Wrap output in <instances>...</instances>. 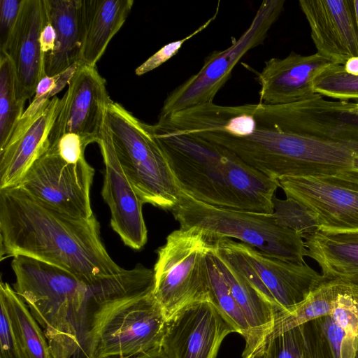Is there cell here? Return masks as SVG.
<instances>
[{
    "instance_id": "obj_1",
    "label": "cell",
    "mask_w": 358,
    "mask_h": 358,
    "mask_svg": "<svg viewBox=\"0 0 358 358\" xmlns=\"http://www.w3.org/2000/svg\"><path fill=\"white\" fill-rule=\"evenodd\" d=\"M13 289L43 330L52 358H91L94 316L103 304L153 292V269L138 264L89 280L23 255L13 257Z\"/></svg>"
},
{
    "instance_id": "obj_2",
    "label": "cell",
    "mask_w": 358,
    "mask_h": 358,
    "mask_svg": "<svg viewBox=\"0 0 358 358\" xmlns=\"http://www.w3.org/2000/svg\"><path fill=\"white\" fill-rule=\"evenodd\" d=\"M0 249L1 258L23 255L89 280L125 269L108 252L94 215H71L16 186L0 189Z\"/></svg>"
},
{
    "instance_id": "obj_3",
    "label": "cell",
    "mask_w": 358,
    "mask_h": 358,
    "mask_svg": "<svg viewBox=\"0 0 358 358\" xmlns=\"http://www.w3.org/2000/svg\"><path fill=\"white\" fill-rule=\"evenodd\" d=\"M151 126L182 192L215 207L273 213L278 180L220 145L179 132L159 121Z\"/></svg>"
},
{
    "instance_id": "obj_4",
    "label": "cell",
    "mask_w": 358,
    "mask_h": 358,
    "mask_svg": "<svg viewBox=\"0 0 358 358\" xmlns=\"http://www.w3.org/2000/svg\"><path fill=\"white\" fill-rule=\"evenodd\" d=\"M248 164L266 177L358 176V140L289 129L273 121L258 127L246 151Z\"/></svg>"
},
{
    "instance_id": "obj_5",
    "label": "cell",
    "mask_w": 358,
    "mask_h": 358,
    "mask_svg": "<svg viewBox=\"0 0 358 358\" xmlns=\"http://www.w3.org/2000/svg\"><path fill=\"white\" fill-rule=\"evenodd\" d=\"M104 123L117 160L141 201L171 210L181 190L151 124L113 101L107 107Z\"/></svg>"
},
{
    "instance_id": "obj_6",
    "label": "cell",
    "mask_w": 358,
    "mask_h": 358,
    "mask_svg": "<svg viewBox=\"0 0 358 358\" xmlns=\"http://www.w3.org/2000/svg\"><path fill=\"white\" fill-rule=\"evenodd\" d=\"M171 211L180 228L199 229L211 241L236 238L271 256L295 263H304L308 255L302 236L280 224L272 213L215 207L182 191Z\"/></svg>"
},
{
    "instance_id": "obj_7",
    "label": "cell",
    "mask_w": 358,
    "mask_h": 358,
    "mask_svg": "<svg viewBox=\"0 0 358 358\" xmlns=\"http://www.w3.org/2000/svg\"><path fill=\"white\" fill-rule=\"evenodd\" d=\"M166 320L153 292L109 301L94 316L91 358H131L160 348Z\"/></svg>"
},
{
    "instance_id": "obj_8",
    "label": "cell",
    "mask_w": 358,
    "mask_h": 358,
    "mask_svg": "<svg viewBox=\"0 0 358 358\" xmlns=\"http://www.w3.org/2000/svg\"><path fill=\"white\" fill-rule=\"evenodd\" d=\"M211 245L203 231L179 228L158 248L153 294L167 319L188 304L210 301L207 255Z\"/></svg>"
},
{
    "instance_id": "obj_9",
    "label": "cell",
    "mask_w": 358,
    "mask_h": 358,
    "mask_svg": "<svg viewBox=\"0 0 358 358\" xmlns=\"http://www.w3.org/2000/svg\"><path fill=\"white\" fill-rule=\"evenodd\" d=\"M212 249L277 308L278 317L292 312L326 280L306 262L282 260L231 238L212 241Z\"/></svg>"
},
{
    "instance_id": "obj_10",
    "label": "cell",
    "mask_w": 358,
    "mask_h": 358,
    "mask_svg": "<svg viewBox=\"0 0 358 358\" xmlns=\"http://www.w3.org/2000/svg\"><path fill=\"white\" fill-rule=\"evenodd\" d=\"M285 0H264L248 29L223 50L211 52L200 70L171 91L164 100L159 117L201 103L213 102L232 70L250 50L262 45L282 13Z\"/></svg>"
},
{
    "instance_id": "obj_11",
    "label": "cell",
    "mask_w": 358,
    "mask_h": 358,
    "mask_svg": "<svg viewBox=\"0 0 358 358\" xmlns=\"http://www.w3.org/2000/svg\"><path fill=\"white\" fill-rule=\"evenodd\" d=\"M94 173L85 159L69 163L48 148L15 186L71 215L90 218L94 215L90 190Z\"/></svg>"
},
{
    "instance_id": "obj_12",
    "label": "cell",
    "mask_w": 358,
    "mask_h": 358,
    "mask_svg": "<svg viewBox=\"0 0 358 358\" xmlns=\"http://www.w3.org/2000/svg\"><path fill=\"white\" fill-rule=\"evenodd\" d=\"M278 182L287 198L313 214L320 231L358 232V176L284 177Z\"/></svg>"
},
{
    "instance_id": "obj_13",
    "label": "cell",
    "mask_w": 358,
    "mask_h": 358,
    "mask_svg": "<svg viewBox=\"0 0 358 358\" xmlns=\"http://www.w3.org/2000/svg\"><path fill=\"white\" fill-rule=\"evenodd\" d=\"M106 83L96 66L79 64L62 98L61 109L50 133L49 147L70 133L90 144L97 143L106 110L112 101Z\"/></svg>"
},
{
    "instance_id": "obj_14",
    "label": "cell",
    "mask_w": 358,
    "mask_h": 358,
    "mask_svg": "<svg viewBox=\"0 0 358 358\" xmlns=\"http://www.w3.org/2000/svg\"><path fill=\"white\" fill-rule=\"evenodd\" d=\"M231 332L234 327L210 301H196L167 319L161 348L166 358H216Z\"/></svg>"
},
{
    "instance_id": "obj_15",
    "label": "cell",
    "mask_w": 358,
    "mask_h": 358,
    "mask_svg": "<svg viewBox=\"0 0 358 358\" xmlns=\"http://www.w3.org/2000/svg\"><path fill=\"white\" fill-rule=\"evenodd\" d=\"M97 144L104 164L101 195L110 213V226L124 244L140 250L146 244L148 230L139 198L115 155L103 122Z\"/></svg>"
},
{
    "instance_id": "obj_16",
    "label": "cell",
    "mask_w": 358,
    "mask_h": 358,
    "mask_svg": "<svg viewBox=\"0 0 358 358\" xmlns=\"http://www.w3.org/2000/svg\"><path fill=\"white\" fill-rule=\"evenodd\" d=\"M317 52L331 64L358 57V31L353 0H300Z\"/></svg>"
},
{
    "instance_id": "obj_17",
    "label": "cell",
    "mask_w": 358,
    "mask_h": 358,
    "mask_svg": "<svg viewBox=\"0 0 358 358\" xmlns=\"http://www.w3.org/2000/svg\"><path fill=\"white\" fill-rule=\"evenodd\" d=\"M330 64L317 52L301 55L292 52L272 57L257 73L260 103L283 105L322 97L313 88L315 78Z\"/></svg>"
},
{
    "instance_id": "obj_18",
    "label": "cell",
    "mask_w": 358,
    "mask_h": 358,
    "mask_svg": "<svg viewBox=\"0 0 358 358\" xmlns=\"http://www.w3.org/2000/svg\"><path fill=\"white\" fill-rule=\"evenodd\" d=\"M62 106L55 96L39 111L18 122L0 149V189L18 184L27 171L49 148V136Z\"/></svg>"
},
{
    "instance_id": "obj_19",
    "label": "cell",
    "mask_w": 358,
    "mask_h": 358,
    "mask_svg": "<svg viewBox=\"0 0 358 358\" xmlns=\"http://www.w3.org/2000/svg\"><path fill=\"white\" fill-rule=\"evenodd\" d=\"M47 22L44 0H24L22 6L3 51L14 66L18 95L25 103L34 96L38 82L45 76V57L40 36Z\"/></svg>"
},
{
    "instance_id": "obj_20",
    "label": "cell",
    "mask_w": 358,
    "mask_h": 358,
    "mask_svg": "<svg viewBox=\"0 0 358 358\" xmlns=\"http://www.w3.org/2000/svg\"><path fill=\"white\" fill-rule=\"evenodd\" d=\"M53 27L55 48L45 57V74L53 76L79 64L83 42V0H44Z\"/></svg>"
},
{
    "instance_id": "obj_21",
    "label": "cell",
    "mask_w": 358,
    "mask_h": 358,
    "mask_svg": "<svg viewBox=\"0 0 358 358\" xmlns=\"http://www.w3.org/2000/svg\"><path fill=\"white\" fill-rule=\"evenodd\" d=\"M214 262L228 285L249 326L251 343L245 358L264 344L279 316L277 308L227 260L210 250Z\"/></svg>"
},
{
    "instance_id": "obj_22",
    "label": "cell",
    "mask_w": 358,
    "mask_h": 358,
    "mask_svg": "<svg viewBox=\"0 0 358 358\" xmlns=\"http://www.w3.org/2000/svg\"><path fill=\"white\" fill-rule=\"evenodd\" d=\"M133 0H83V42L80 64L96 66L126 21Z\"/></svg>"
},
{
    "instance_id": "obj_23",
    "label": "cell",
    "mask_w": 358,
    "mask_h": 358,
    "mask_svg": "<svg viewBox=\"0 0 358 358\" xmlns=\"http://www.w3.org/2000/svg\"><path fill=\"white\" fill-rule=\"evenodd\" d=\"M336 282L331 313L315 320L327 341L329 358H358V286Z\"/></svg>"
},
{
    "instance_id": "obj_24",
    "label": "cell",
    "mask_w": 358,
    "mask_h": 358,
    "mask_svg": "<svg viewBox=\"0 0 358 358\" xmlns=\"http://www.w3.org/2000/svg\"><path fill=\"white\" fill-rule=\"evenodd\" d=\"M303 239L307 256L319 264L324 278L358 286V232L318 230Z\"/></svg>"
},
{
    "instance_id": "obj_25",
    "label": "cell",
    "mask_w": 358,
    "mask_h": 358,
    "mask_svg": "<svg viewBox=\"0 0 358 358\" xmlns=\"http://www.w3.org/2000/svg\"><path fill=\"white\" fill-rule=\"evenodd\" d=\"M5 303L27 358H52L48 341L28 306L8 282L0 283Z\"/></svg>"
},
{
    "instance_id": "obj_26",
    "label": "cell",
    "mask_w": 358,
    "mask_h": 358,
    "mask_svg": "<svg viewBox=\"0 0 358 358\" xmlns=\"http://www.w3.org/2000/svg\"><path fill=\"white\" fill-rule=\"evenodd\" d=\"M337 292L336 280L326 278L292 312L282 315L276 319L273 329L266 341L291 329L330 315Z\"/></svg>"
},
{
    "instance_id": "obj_27",
    "label": "cell",
    "mask_w": 358,
    "mask_h": 358,
    "mask_svg": "<svg viewBox=\"0 0 358 358\" xmlns=\"http://www.w3.org/2000/svg\"><path fill=\"white\" fill-rule=\"evenodd\" d=\"M24 102L19 97L13 62L0 52V149L8 141L24 110Z\"/></svg>"
},
{
    "instance_id": "obj_28",
    "label": "cell",
    "mask_w": 358,
    "mask_h": 358,
    "mask_svg": "<svg viewBox=\"0 0 358 358\" xmlns=\"http://www.w3.org/2000/svg\"><path fill=\"white\" fill-rule=\"evenodd\" d=\"M211 248L207 255L210 302L245 339V352L251 343V334L247 321L231 290L213 258Z\"/></svg>"
},
{
    "instance_id": "obj_29",
    "label": "cell",
    "mask_w": 358,
    "mask_h": 358,
    "mask_svg": "<svg viewBox=\"0 0 358 358\" xmlns=\"http://www.w3.org/2000/svg\"><path fill=\"white\" fill-rule=\"evenodd\" d=\"M313 88L322 96L358 99V75L348 72L343 65L330 64L315 78Z\"/></svg>"
},
{
    "instance_id": "obj_30",
    "label": "cell",
    "mask_w": 358,
    "mask_h": 358,
    "mask_svg": "<svg viewBox=\"0 0 358 358\" xmlns=\"http://www.w3.org/2000/svg\"><path fill=\"white\" fill-rule=\"evenodd\" d=\"M272 215L282 225L301 235L303 238L319 230L313 214L303 204L292 199H273Z\"/></svg>"
},
{
    "instance_id": "obj_31",
    "label": "cell",
    "mask_w": 358,
    "mask_h": 358,
    "mask_svg": "<svg viewBox=\"0 0 358 358\" xmlns=\"http://www.w3.org/2000/svg\"><path fill=\"white\" fill-rule=\"evenodd\" d=\"M264 343L268 358H308L301 326L272 337Z\"/></svg>"
},
{
    "instance_id": "obj_32",
    "label": "cell",
    "mask_w": 358,
    "mask_h": 358,
    "mask_svg": "<svg viewBox=\"0 0 358 358\" xmlns=\"http://www.w3.org/2000/svg\"><path fill=\"white\" fill-rule=\"evenodd\" d=\"M79 64L53 76H45L38 83L34 99L24 110L22 117H29L39 111L50 99L69 84Z\"/></svg>"
},
{
    "instance_id": "obj_33",
    "label": "cell",
    "mask_w": 358,
    "mask_h": 358,
    "mask_svg": "<svg viewBox=\"0 0 358 358\" xmlns=\"http://www.w3.org/2000/svg\"><path fill=\"white\" fill-rule=\"evenodd\" d=\"M220 1L217 2L215 12L213 15L206 22H205L202 25H201L199 28H197L195 31H194L186 37L180 40L173 41L163 46L161 49H159L154 55L145 60L142 64L138 66L135 70V73L137 76H142L146 73H148L149 71L157 69L162 64L173 57L174 55H176L186 41L191 39L199 33L201 32L216 19L220 11Z\"/></svg>"
},
{
    "instance_id": "obj_34",
    "label": "cell",
    "mask_w": 358,
    "mask_h": 358,
    "mask_svg": "<svg viewBox=\"0 0 358 358\" xmlns=\"http://www.w3.org/2000/svg\"><path fill=\"white\" fill-rule=\"evenodd\" d=\"M0 358H27L7 307L1 299Z\"/></svg>"
},
{
    "instance_id": "obj_35",
    "label": "cell",
    "mask_w": 358,
    "mask_h": 358,
    "mask_svg": "<svg viewBox=\"0 0 358 358\" xmlns=\"http://www.w3.org/2000/svg\"><path fill=\"white\" fill-rule=\"evenodd\" d=\"M89 144L79 135L70 133L63 135L49 148L54 150L66 162L78 163L85 159V151Z\"/></svg>"
},
{
    "instance_id": "obj_36",
    "label": "cell",
    "mask_w": 358,
    "mask_h": 358,
    "mask_svg": "<svg viewBox=\"0 0 358 358\" xmlns=\"http://www.w3.org/2000/svg\"><path fill=\"white\" fill-rule=\"evenodd\" d=\"M308 358H329L325 337L315 320L300 325Z\"/></svg>"
},
{
    "instance_id": "obj_37",
    "label": "cell",
    "mask_w": 358,
    "mask_h": 358,
    "mask_svg": "<svg viewBox=\"0 0 358 358\" xmlns=\"http://www.w3.org/2000/svg\"><path fill=\"white\" fill-rule=\"evenodd\" d=\"M24 0L0 1V51L4 50L18 19Z\"/></svg>"
},
{
    "instance_id": "obj_38",
    "label": "cell",
    "mask_w": 358,
    "mask_h": 358,
    "mask_svg": "<svg viewBox=\"0 0 358 358\" xmlns=\"http://www.w3.org/2000/svg\"><path fill=\"white\" fill-rule=\"evenodd\" d=\"M55 38L56 35L55 29L47 19V22L45 24L40 36L41 48L44 57L49 55L54 50Z\"/></svg>"
},
{
    "instance_id": "obj_39",
    "label": "cell",
    "mask_w": 358,
    "mask_h": 358,
    "mask_svg": "<svg viewBox=\"0 0 358 358\" xmlns=\"http://www.w3.org/2000/svg\"><path fill=\"white\" fill-rule=\"evenodd\" d=\"M131 358H166V357L160 348Z\"/></svg>"
},
{
    "instance_id": "obj_40",
    "label": "cell",
    "mask_w": 358,
    "mask_h": 358,
    "mask_svg": "<svg viewBox=\"0 0 358 358\" xmlns=\"http://www.w3.org/2000/svg\"><path fill=\"white\" fill-rule=\"evenodd\" d=\"M343 66L348 72L358 75V57L349 59Z\"/></svg>"
},
{
    "instance_id": "obj_41",
    "label": "cell",
    "mask_w": 358,
    "mask_h": 358,
    "mask_svg": "<svg viewBox=\"0 0 358 358\" xmlns=\"http://www.w3.org/2000/svg\"><path fill=\"white\" fill-rule=\"evenodd\" d=\"M245 358H268L265 343L259 346L256 350Z\"/></svg>"
},
{
    "instance_id": "obj_42",
    "label": "cell",
    "mask_w": 358,
    "mask_h": 358,
    "mask_svg": "<svg viewBox=\"0 0 358 358\" xmlns=\"http://www.w3.org/2000/svg\"><path fill=\"white\" fill-rule=\"evenodd\" d=\"M353 3H354V8H355V14L357 27V31H358V0H353Z\"/></svg>"
}]
</instances>
